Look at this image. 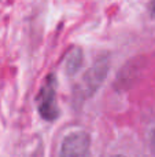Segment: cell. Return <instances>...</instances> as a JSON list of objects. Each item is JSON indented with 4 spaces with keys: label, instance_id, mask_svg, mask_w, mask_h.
<instances>
[{
    "label": "cell",
    "instance_id": "1",
    "mask_svg": "<svg viewBox=\"0 0 155 157\" xmlns=\"http://www.w3.org/2000/svg\"><path fill=\"white\" fill-rule=\"evenodd\" d=\"M110 69V61L107 55L98 58L93 62V65L88 69L81 77L80 83L76 86L74 90V101L82 103L85 99L95 95V92L102 87L104 83Z\"/></svg>",
    "mask_w": 155,
    "mask_h": 157
},
{
    "label": "cell",
    "instance_id": "2",
    "mask_svg": "<svg viewBox=\"0 0 155 157\" xmlns=\"http://www.w3.org/2000/svg\"><path fill=\"white\" fill-rule=\"evenodd\" d=\"M37 110L45 121H55L59 116L56 103V76L49 73L37 95Z\"/></svg>",
    "mask_w": 155,
    "mask_h": 157
},
{
    "label": "cell",
    "instance_id": "3",
    "mask_svg": "<svg viewBox=\"0 0 155 157\" xmlns=\"http://www.w3.org/2000/svg\"><path fill=\"white\" fill-rule=\"evenodd\" d=\"M91 135L85 131H74L63 138L59 157H89Z\"/></svg>",
    "mask_w": 155,
    "mask_h": 157
},
{
    "label": "cell",
    "instance_id": "4",
    "mask_svg": "<svg viewBox=\"0 0 155 157\" xmlns=\"http://www.w3.org/2000/svg\"><path fill=\"white\" fill-rule=\"evenodd\" d=\"M82 63H84V52H82V50L80 47H76L66 57L65 72L69 76H74L81 69Z\"/></svg>",
    "mask_w": 155,
    "mask_h": 157
},
{
    "label": "cell",
    "instance_id": "5",
    "mask_svg": "<svg viewBox=\"0 0 155 157\" xmlns=\"http://www.w3.org/2000/svg\"><path fill=\"white\" fill-rule=\"evenodd\" d=\"M148 14H150L151 18H155V0H151L148 3Z\"/></svg>",
    "mask_w": 155,
    "mask_h": 157
},
{
    "label": "cell",
    "instance_id": "6",
    "mask_svg": "<svg viewBox=\"0 0 155 157\" xmlns=\"http://www.w3.org/2000/svg\"><path fill=\"white\" fill-rule=\"evenodd\" d=\"M150 145H151L153 152L155 153V130H153L151 131V134H150Z\"/></svg>",
    "mask_w": 155,
    "mask_h": 157
},
{
    "label": "cell",
    "instance_id": "7",
    "mask_svg": "<svg viewBox=\"0 0 155 157\" xmlns=\"http://www.w3.org/2000/svg\"><path fill=\"white\" fill-rule=\"evenodd\" d=\"M113 157H125V156H121V155H117V156H113Z\"/></svg>",
    "mask_w": 155,
    "mask_h": 157
}]
</instances>
